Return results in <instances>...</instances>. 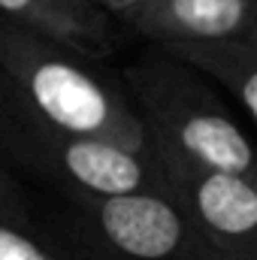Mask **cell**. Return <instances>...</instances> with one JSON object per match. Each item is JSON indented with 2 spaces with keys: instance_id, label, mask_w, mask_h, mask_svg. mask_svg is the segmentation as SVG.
I'll return each mask as SVG.
<instances>
[{
  "instance_id": "6da1fadb",
  "label": "cell",
  "mask_w": 257,
  "mask_h": 260,
  "mask_svg": "<svg viewBox=\"0 0 257 260\" xmlns=\"http://www.w3.org/2000/svg\"><path fill=\"white\" fill-rule=\"evenodd\" d=\"M0 91L49 127L148 148L142 118L121 79L97 61L0 18Z\"/></svg>"
},
{
  "instance_id": "7a4b0ae2",
  "label": "cell",
  "mask_w": 257,
  "mask_h": 260,
  "mask_svg": "<svg viewBox=\"0 0 257 260\" xmlns=\"http://www.w3.org/2000/svg\"><path fill=\"white\" fill-rule=\"evenodd\" d=\"M160 164L257 179V139L200 70L151 46L121 73Z\"/></svg>"
},
{
  "instance_id": "3957f363",
  "label": "cell",
  "mask_w": 257,
  "mask_h": 260,
  "mask_svg": "<svg viewBox=\"0 0 257 260\" xmlns=\"http://www.w3.org/2000/svg\"><path fill=\"white\" fill-rule=\"evenodd\" d=\"M0 151L15 164L76 197L167 194L164 170L151 148H127L109 139L73 136L24 115L0 91Z\"/></svg>"
},
{
  "instance_id": "277c9868",
  "label": "cell",
  "mask_w": 257,
  "mask_h": 260,
  "mask_svg": "<svg viewBox=\"0 0 257 260\" xmlns=\"http://www.w3.org/2000/svg\"><path fill=\"white\" fill-rule=\"evenodd\" d=\"M82 239L100 260H218L170 194L70 200Z\"/></svg>"
},
{
  "instance_id": "5b68a950",
  "label": "cell",
  "mask_w": 257,
  "mask_h": 260,
  "mask_svg": "<svg viewBox=\"0 0 257 260\" xmlns=\"http://www.w3.org/2000/svg\"><path fill=\"white\" fill-rule=\"evenodd\" d=\"M160 170L170 200L212 251L257 260V179L179 164H160Z\"/></svg>"
},
{
  "instance_id": "8992f818",
  "label": "cell",
  "mask_w": 257,
  "mask_h": 260,
  "mask_svg": "<svg viewBox=\"0 0 257 260\" xmlns=\"http://www.w3.org/2000/svg\"><path fill=\"white\" fill-rule=\"evenodd\" d=\"M121 24L151 46L248 40L257 24V0H142Z\"/></svg>"
},
{
  "instance_id": "52a82bcc",
  "label": "cell",
  "mask_w": 257,
  "mask_h": 260,
  "mask_svg": "<svg viewBox=\"0 0 257 260\" xmlns=\"http://www.w3.org/2000/svg\"><path fill=\"white\" fill-rule=\"evenodd\" d=\"M0 18L100 61L118 49L121 30L94 0H0Z\"/></svg>"
},
{
  "instance_id": "ba28073f",
  "label": "cell",
  "mask_w": 257,
  "mask_h": 260,
  "mask_svg": "<svg viewBox=\"0 0 257 260\" xmlns=\"http://www.w3.org/2000/svg\"><path fill=\"white\" fill-rule=\"evenodd\" d=\"M170 55L200 70L218 88L236 97L257 127V40H218V43H182L160 46Z\"/></svg>"
},
{
  "instance_id": "9c48e42d",
  "label": "cell",
  "mask_w": 257,
  "mask_h": 260,
  "mask_svg": "<svg viewBox=\"0 0 257 260\" xmlns=\"http://www.w3.org/2000/svg\"><path fill=\"white\" fill-rule=\"evenodd\" d=\"M0 260H64L52 248L27 236L21 227L0 221Z\"/></svg>"
},
{
  "instance_id": "30bf717a",
  "label": "cell",
  "mask_w": 257,
  "mask_h": 260,
  "mask_svg": "<svg viewBox=\"0 0 257 260\" xmlns=\"http://www.w3.org/2000/svg\"><path fill=\"white\" fill-rule=\"evenodd\" d=\"M0 221L15 224V227H27V209H24V197L18 191V185L12 182V176L0 167Z\"/></svg>"
},
{
  "instance_id": "8fae6325",
  "label": "cell",
  "mask_w": 257,
  "mask_h": 260,
  "mask_svg": "<svg viewBox=\"0 0 257 260\" xmlns=\"http://www.w3.org/2000/svg\"><path fill=\"white\" fill-rule=\"evenodd\" d=\"M94 3H97V6H100V9H103L106 15H112V18H115V21L121 24V18L127 15L133 6H139L142 0H94Z\"/></svg>"
},
{
  "instance_id": "7c38bea8",
  "label": "cell",
  "mask_w": 257,
  "mask_h": 260,
  "mask_svg": "<svg viewBox=\"0 0 257 260\" xmlns=\"http://www.w3.org/2000/svg\"><path fill=\"white\" fill-rule=\"evenodd\" d=\"M248 40H257V24H254V34H251V37H248Z\"/></svg>"
},
{
  "instance_id": "4fadbf2b",
  "label": "cell",
  "mask_w": 257,
  "mask_h": 260,
  "mask_svg": "<svg viewBox=\"0 0 257 260\" xmlns=\"http://www.w3.org/2000/svg\"><path fill=\"white\" fill-rule=\"evenodd\" d=\"M218 260H230V257H218Z\"/></svg>"
}]
</instances>
